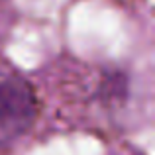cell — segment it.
<instances>
[{"mask_svg":"<svg viewBox=\"0 0 155 155\" xmlns=\"http://www.w3.org/2000/svg\"><path fill=\"white\" fill-rule=\"evenodd\" d=\"M38 116L35 91L18 75H0V143L18 140Z\"/></svg>","mask_w":155,"mask_h":155,"instance_id":"cell-1","label":"cell"}]
</instances>
